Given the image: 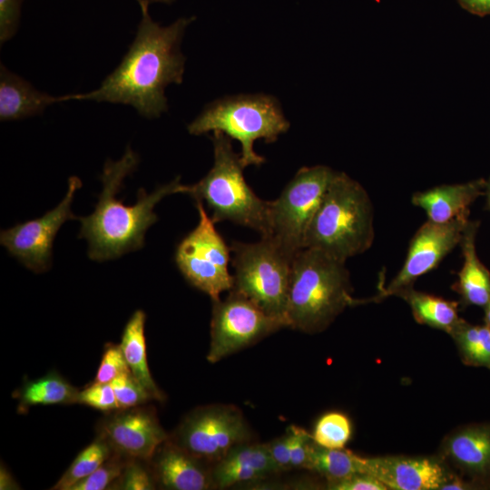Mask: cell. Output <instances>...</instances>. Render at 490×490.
Returning <instances> with one entry per match:
<instances>
[{
    "label": "cell",
    "mask_w": 490,
    "mask_h": 490,
    "mask_svg": "<svg viewBox=\"0 0 490 490\" xmlns=\"http://www.w3.org/2000/svg\"><path fill=\"white\" fill-rule=\"evenodd\" d=\"M142 18L135 37L119 65L98 88L84 93L63 95L67 101H94L131 105L148 119L168 110L165 88L180 84L186 58L181 51L182 36L194 17H181L162 26L149 14V5H139Z\"/></svg>",
    "instance_id": "6da1fadb"
},
{
    "label": "cell",
    "mask_w": 490,
    "mask_h": 490,
    "mask_svg": "<svg viewBox=\"0 0 490 490\" xmlns=\"http://www.w3.org/2000/svg\"><path fill=\"white\" fill-rule=\"evenodd\" d=\"M139 160L130 147L120 160L108 159L100 176L103 191L94 211L79 218L82 224L79 237L87 240L88 256L93 260H108L141 249L147 230L158 220L153 211L155 205L170 194L187 193L188 185L181 184L177 177L151 193L140 188L137 202L131 206L123 204L116 199V194L123 180L136 170Z\"/></svg>",
    "instance_id": "7a4b0ae2"
},
{
    "label": "cell",
    "mask_w": 490,
    "mask_h": 490,
    "mask_svg": "<svg viewBox=\"0 0 490 490\" xmlns=\"http://www.w3.org/2000/svg\"><path fill=\"white\" fill-rule=\"evenodd\" d=\"M349 273L341 261L313 248L293 258L289 289V328L305 333L325 329L348 306H353Z\"/></svg>",
    "instance_id": "3957f363"
},
{
    "label": "cell",
    "mask_w": 490,
    "mask_h": 490,
    "mask_svg": "<svg viewBox=\"0 0 490 490\" xmlns=\"http://www.w3.org/2000/svg\"><path fill=\"white\" fill-rule=\"evenodd\" d=\"M373 206L366 190L336 172L306 233L305 248L320 250L346 262L374 240Z\"/></svg>",
    "instance_id": "277c9868"
},
{
    "label": "cell",
    "mask_w": 490,
    "mask_h": 490,
    "mask_svg": "<svg viewBox=\"0 0 490 490\" xmlns=\"http://www.w3.org/2000/svg\"><path fill=\"white\" fill-rule=\"evenodd\" d=\"M214 163L197 183L188 185L187 193L195 201H205L214 223L230 220L251 228L268 237L270 234V201L259 198L243 176L240 154L231 140L221 132H213Z\"/></svg>",
    "instance_id": "5b68a950"
},
{
    "label": "cell",
    "mask_w": 490,
    "mask_h": 490,
    "mask_svg": "<svg viewBox=\"0 0 490 490\" xmlns=\"http://www.w3.org/2000/svg\"><path fill=\"white\" fill-rule=\"evenodd\" d=\"M289 122L279 101L270 95L241 94L216 100L188 125L192 135L221 132L241 145L240 162L244 167L260 166L265 158L257 154L253 143L258 139L274 142L286 132Z\"/></svg>",
    "instance_id": "8992f818"
},
{
    "label": "cell",
    "mask_w": 490,
    "mask_h": 490,
    "mask_svg": "<svg viewBox=\"0 0 490 490\" xmlns=\"http://www.w3.org/2000/svg\"><path fill=\"white\" fill-rule=\"evenodd\" d=\"M232 290L243 295L268 315L286 322L293 258L271 239L255 243L233 241Z\"/></svg>",
    "instance_id": "52a82bcc"
},
{
    "label": "cell",
    "mask_w": 490,
    "mask_h": 490,
    "mask_svg": "<svg viewBox=\"0 0 490 490\" xmlns=\"http://www.w3.org/2000/svg\"><path fill=\"white\" fill-rule=\"evenodd\" d=\"M325 165L300 168L280 195L270 201V234L288 255L304 249L309 226L335 174Z\"/></svg>",
    "instance_id": "ba28073f"
},
{
    "label": "cell",
    "mask_w": 490,
    "mask_h": 490,
    "mask_svg": "<svg viewBox=\"0 0 490 490\" xmlns=\"http://www.w3.org/2000/svg\"><path fill=\"white\" fill-rule=\"evenodd\" d=\"M195 202L199 222L177 246L175 261L191 285L217 300L220 293L233 288V276L228 270L230 248L215 229L202 201Z\"/></svg>",
    "instance_id": "9c48e42d"
},
{
    "label": "cell",
    "mask_w": 490,
    "mask_h": 490,
    "mask_svg": "<svg viewBox=\"0 0 490 490\" xmlns=\"http://www.w3.org/2000/svg\"><path fill=\"white\" fill-rule=\"evenodd\" d=\"M251 437L250 428L237 407L214 404L188 413L170 439L193 456L213 465Z\"/></svg>",
    "instance_id": "30bf717a"
},
{
    "label": "cell",
    "mask_w": 490,
    "mask_h": 490,
    "mask_svg": "<svg viewBox=\"0 0 490 490\" xmlns=\"http://www.w3.org/2000/svg\"><path fill=\"white\" fill-rule=\"evenodd\" d=\"M288 325L271 317L243 295L230 289L212 300L211 343L207 360L217 363Z\"/></svg>",
    "instance_id": "8fae6325"
},
{
    "label": "cell",
    "mask_w": 490,
    "mask_h": 490,
    "mask_svg": "<svg viewBox=\"0 0 490 490\" xmlns=\"http://www.w3.org/2000/svg\"><path fill=\"white\" fill-rule=\"evenodd\" d=\"M469 215L448 222L427 220L412 237L405 262L397 276L378 295L368 299H356L355 304L377 302L398 291L413 287L414 282L438 266L442 260L460 243Z\"/></svg>",
    "instance_id": "7c38bea8"
},
{
    "label": "cell",
    "mask_w": 490,
    "mask_h": 490,
    "mask_svg": "<svg viewBox=\"0 0 490 490\" xmlns=\"http://www.w3.org/2000/svg\"><path fill=\"white\" fill-rule=\"evenodd\" d=\"M82 186L79 178L68 180V190L63 201L38 219L2 230L1 244L26 268L35 273L46 271L52 261V248L61 226L77 218L71 211L75 191Z\"/></svg>",
    "instance_id": "4fadbf2b"
},
{
    "label": "cell",
    "mask_w": 490,
    "mask_h": 490,
    "mask_svg": "<svg viewBox=\"0 0 490 490\" xmlns=\"http://www.w3.org/2000/svg\"><path fill=\"white\" fill-rule=\"evenodd\" d=\"M96 431L113 452L144 460L170 437L155 409L144 405L109 412L98 422Z\"/></svg>",
    "instance_id": "5bb4252c"
},
{
    "label": "cell",
    "mask_w": 490,
    "mask_h": 490,
    "mask_svg": "<svg viewBox=\"0 0 490 490\" xmlns=\"http://www.w3.org/2000/svg\"><path fill=\"white\" fill-rule=\"evenodd\" d=\"M157 486L169 490H207L213 486L211 466L170 437L148 459Z\"/></svg>",
    "instance_id": "9a60e30c"
},
{
    "label": "cell",
    "mask_w": 490,
    "mask_h": 490,
    "mask_svg": "<svg viewBox=\"0 0 490 490\" xmlns=\"http://www.w3.org/2000/svg\"><path fill=\"white\" fill-rule=\"evenodd\" d=\"M367 463L368 474L377 477L387 489H440L448 478L443 466L427 457H367Z\"/></svg>",
    "instance_id": "2e32d148"
},
{
    "label": "cell",
    "mask_w": 490,
    "mask_h": 490,
    "mask_svg": "<svg viewBox=\"0 0 490 490\" xmlns=\"http://www.w3.org/2000/svg\"><path fill=\"white\" fill-rule=\"evenodd\" d=\"M485 180L466 183L440 185L425 191L415 192L412 203L422 208L428 220L448 222L457 217L469 215L470 205L484 194Z\"/></svg>",
    "instance_id": "e0dca14e"
},
{
    "label": "cell",
    "mask_w": 490,
    "mask_h": 490,
    "mask_svg": "<svg viewBox=\"0 0 490 490\" xmlns=\"http://www.w3.org/2000/svg\"><path fill=\"white\" fill-rule=\"evenodd\" d=\"M63 96L37 90L31 83L0 64V120L11 122L40 115Z\"/></svg>",
    "instance_id": "ac0fdd59"
},
{
    "label": "cell",
    "mask_w": 490,
    "mask_h": 490,
    "mask_svg": "<svg viewBox=\"0 0 490 490\" xmlns=\"http://www.w3.org/2000/svg\"><path fill=\"white\" fill-rule=\"evenodd\" d=\"M479 221L468 220L464 229L460 246L463 266L453 289L460 295L463 306L485 307L490 300V271L481 262L475 250V237Z\"/></svg>",
    "instance_id": "d6986e66"
},
{
    "label": "cell",
    "mask_w": 490,
    "mask_h": 490,
    "mask_svg": "<svg viewBox=\"0 0 490 490\" xmlns=\"http://www.w3.org/2000/svg\"><path fill=\"white\" fill-rule=\"evenodd\" d=\"M445 451L463 471L482 481L490 475V425H472L453 434Z\"/></svg>",
    "instance_id": "ffe728a7"
},
{
    "label": "cell",
    "mask_w": 490,
    "mask_h": 490,
    "mask_svg": "<svg viewBox=\"0 0 490 490\" xmlns=\"http://www.w3.org/2000/svg\"><path fill=\"white\" fill-rule=\"evenodd\" d=\"M146 315L142 309L132 313L122 331L120 347L132 374L153 400L163 401V392L154 382L147 361L144 335Z\"/></svg>",
    "instance_id": "44dd1931"
},
{
    "label": "cell",
    "mask_w": 490,
    "mask_h": 490,
    "mask_svg": "<svg viewBox=\"0 0 490 490\" xmlns=\"http://www.w3.org/2000/svg\"><path fill=\"white\" fill-rule=\"evenodd\" d=\"M396 296L407 301L414 318L419 324L441 329L450 335L461 320L458 302L416 291L413 287L398 291Z\"/></svg>",
    "instance_id": "7402d4cb"
},
{
    "label": "cell",
    "mask_w": 490,
    "mask_h": 490,
    "mask_svg": "<svg viewBox=\"0 0 490 490\" xmlns=\"http://www.w3.org/2000/svg\"><path fill=\"white\" fill-rule=\"evenodd\" d=\"M306 469L319 474L330 485L356 475L368 474V463L367 457L349 450L325 448L313 441Z\"/></svg>",
    "instance_id": "603a6c76"
},
{
    "label": "cell",
    "mask_w": 490,
    "mask_h": 490,
    "mask_svg": "<svg viewBox=\"0 0 490 490\" xmlns=\"http://www.w3.org/2000/svg\"><path fill=\"white\" fill-rule=\"evenodd\" d=\"M79 390L57 372L27 381L15 391L19 407L71 405L77 403Z\"/></svg>",
    "instance_id": "cb8c5ba5"
},
{
    "label": "cell",
    "mask_w": 490,
    "mask_h": 490,
    "mask_svg": "<svg viewBox=\"0 0 490 490\" xmlns=\"http://www.w3.org/2000/svg\"><path fill=\"white\" fill-rule=\"evenodd\" d=\"M450 336L464 364L490 370V327L473 325L461 318Z\"/></svg>",
    "instance_id": "d4e9b609"
},
{
    "label": "cell",
    "mask_w": 490,
    "mask_h": 490,
    "mask_svg": "<svg viewBox=\"0 0 490 490\" xmlns=\"http://www.w3.org/2000/svg\"><path fill=\"white\" fill-rule=\"evenodd\" d=\"M113 453V451L109 444L97 436L91 444L76 456L51 489L70 490L74 485L93 473Z\"/></svg>",
    "instance_id": "484cf974"
},
{
    "label": "cell",
    "mask_w": 490,
    "mask_h": 490,
    "mask_svg": "<svg viewBox=\"0 0 490 490\" xmlns=\"http://www.w3.org/2000/svg\"><path fill=\"white\" fill-rule=\"evenodd\" d=\"M351 432V423L347 416L339 412H329L318 420L311 435L317 445L329 449H340L350 439Z\"/></svg>",
    "instance_id": "4316f807"
},
{
    "label": "cell",
    "mask_w": 490,
    "mask_h": 490,
    "mask_svg": "<svg viewBox=\"0 0 490 490\" xmlns=\"http://www.w3.org/2000/svg\"><path fill=\"white\" fill-rule=\"evenodd\" d=\"M128 459L113 452L93 473L74 485L70 490L111 489L121 476Z\"/></svg>",
    "instance_id": "83f0119b"
},
{
    "label": "cell",
    "mask_w": 490,
    "mask_h": 490,
    "mask_svg": "<svg viewBox=\"0 0 490 490\" xmlns=\"http://www.w3.org/2000/svg\"><path fill=\"white\" fill-rule=\"evenodd\" d=\"M157 487L148 460L129 458L124 469L113 485V490H153Z\"/></svg>",
    "instance_id": "f1b7e54d"
},
{
    "label": "cell",
    "mask_w": 490,
    "mask_h": 490,
    "mask_svg": "<svg viewBox=\"0 0 490 490\" xmlns=\"http://www.w3.org/2000/svg\"><path fill=\"white\" fill-rule=\"evenodd\" d=\"M111 384L120 409L145 405L150 400H153L132 372L119 376Z\"/></svg>",
    "instance_id": "f546056e"
},
{
    "label": "cell",
    "mask_w": 490,
    "mask_h": 490,
    "mask_svg": "<svg viewBox=\"0 0 490 490\" xmlns=\"http://www.w3.org/2000/svg\"><path fill=\"white\" fill-rule=\"evenodd\" d=\"M131 372L119 345L107 343L93 383H111L119 376Z\"/></svg>",
    "instance_id": "4dcf8cb0"
},
{
    "label": "cell",
    "mask_w": 490,
    "mask_h": 490,
    "mask_svg": "<svg viewBox=\"0 0 490 490\" xmlns=\"http://www.w3.org/2000/svg\"><path fill=\"white\" fill-rule=\"evenodd\" d=\"M77 404L107 413L120 409L111 383L92 382L83 390H79Z\"/></svg>",
    "instance_id": "1f68e13d"
},
{
    "label": "cell",
    "mask_w": 490,
    "mask_h": 490,
    "mask_svg": "<svg viewBox=\"0 0 490 490\" xmlns=\"http://www.w3.org/2000/svg\"><path fill=\"white\" fill-rule=\"evenodd\" d=\"M289 429L291 433L290 468L306 469L313 443L312 435L295 425L289 426Z\"/></svg>",
    "instance_id": "d6a6232c"
},
{
    "label": "cell",
    "mask_w": 490,
    "mask_h": 490,
    "mask_svg": "<svg viewBox=\"0 0 490 490\" xmlns=\"http://www.w3.org/2000/svg\"><path fill=\"white\" fill-rule=\"evenodd\" d=\"M24 0H0V44L3 45L16 34Z\"/></svg>",
    "instance_id": "836d02e7"
},
{
    "label": "cell",
    "mask_w": 490,
    "mask_h": 490,
    "mask_svg": "<svg viewBox=\"0 0 490 490\" xmlns=\"http://www.w3.org/2000/svg\"><path fill=\"white\" fill-rule=\"evenodd\" d=\"M270 454L279 472L290 468L291 433L289 427L286 433L267 443Z\"/></svg>",
    "instance_id": "e575fe53"
},
{
    "label": "cell",
    "mask_w": 490,
    "mask_h": 490,
    "mask_svg": "<svg viewBox=\"0 0 490 490\" xmlns=\"http://www.w3.org/2000/svg\"><path fill=\"white\" fill-rule=\"evenodd\" d=\"M333 490H387V486L370 474L356 475L346 480L328 485Z\"/></svg>",
    "instance_id": "d590c367"
},
{
    "label": "cell",
    "mask_w": 490,
    "mask_h": 490,
    "mask_svg": "<svg viewBox=\"0 0 490 490\" xmlns=\"http://www.w3.org/2000/svg\"><path fill=\"white\" fill-rule=\"evenodd\" d=\"M466 11L480 16L490 15V0H457Z\"/></svg>",
    "instance_id": "8d00e7d4"
},
{
    "label": "cell",
    "mask_w": 490,
    "mask_h": 490,
    "mask_svg": "<svg viewBox=\"0 0 490 490\" xmlns=\"http://www.w3.org/2000/svg\"><path fill=\"white\" fill-rule=\"evenodd\" d=\"M18 485L16 484L15 480L12 477L11 474L3 466H1V473H0V489L5 490V489H17Z\"/></svg>",
    "instance_id": "74e56055"
},
{
    "label": "cell",
    "mask_w": 490,
    "mask_h": 490,
    "mask_svg": "<svg viewBox=\"0 0 490 490\" xmlns=\"http://www.w3.org/2000/svg\"><path fill=\"white\" fill-rule=\"evenodd\" d=\"M484 194L486 198V209L490 211V177L485 181Z\"/></svg>",
    "instance_id": "f35d334b"
},
{
    "label": "cell",
    "mask_w": 490,
    "mask_h": 490,
    "mask_svg": "<svg viewBox=\"0 0 490 490\" xmlns=\"http://www.w3.org/2000/svg\"><path fill=\"white\" fill-rule=\"evenodd\" d=\"M136 1L138 2L139 5L145 4V5H150L151 4H154V3H162V4L170 5V4H172L175 0H136Z\"/></svg>",
    "instance_id": "ab89813d"
},
{
    "label": "cell",
    "mask_w": 490,
    "mask_h": 490,
    "mask_svg": "<svg viewBox=\"0 0 490 490\" xmlns=\"http://www.w3.org/2000/svg\"><path fill=\"white\" fill-rule=\"evenodd\" d=\"M484 309H485V316H484L485 324L490 327V300L484 307Z\"/></svg>",
    "instance_id": "60d3db41"
}]
</instances>
